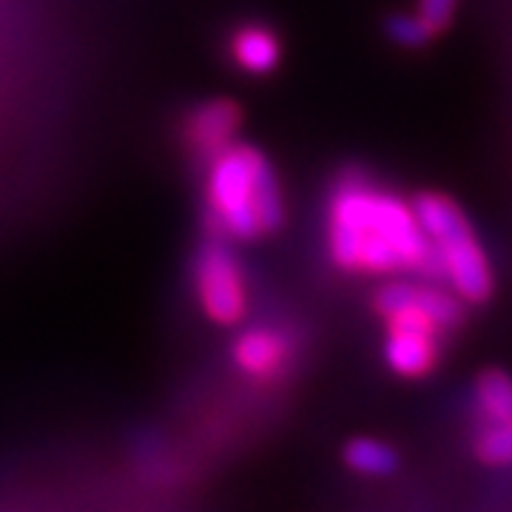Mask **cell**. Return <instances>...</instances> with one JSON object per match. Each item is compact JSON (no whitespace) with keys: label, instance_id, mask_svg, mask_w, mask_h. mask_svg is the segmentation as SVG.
I'll list each match as a JSON object with an SVG mask.
<instances>
[{"label":"cell","instance_id":"obj_1","mask_svg":"<svg viewBox=\"0 0 512 512\" xmlns=\"http://www.w3.org/2000/svg\"><path fill=\"white\" fill-rule=\"evenodd\" d=\"M328 248L345 271L390 274L436 265L413 205L359 177H345L330 197Z\"/></svg>","mask_w":512,"mask_h":512},{"label":"cell","instance_id":"obj_2","mask_svg":"<svg viewBox=\"0 0 512 512\" xmlns=\"http://www.w3.org/2000/svg\"><path fill=\"white\" fill-rule=\"evenodd\" d=\"M205 211L220 239H256L282 225V191L271 163L254 146L231 143L208 157Z\"/></svg>","mask_w":512,"mask_h":512},{"label":"cell","instance_id":"obj_3","mask_svg":"<svg viewBox=\"0 0 512 512\" xmlns=\"http://www.w3.org/2000/svg\"><path fill=\"white\" fill-rule=\"evenodd\" d=\"M413 214L427 234L436 256V271L453 282L467 302H484L493 291V274L487 256L473 237L464 214L439 194H421L413 200Z\"/></svg>","mask_w":512,"mask_h":512},{"label":"cell","instance_id":"obj_4","mask_svg":"<svg viewBox=\"0 0 512 512\" xmlns=\"http://www.w3.org/2000/svg\"><path fill=\"white\" fill-rule=\"evenodd\" d=\"M194 293L202 313L217 325L231 328L248 313V285L242 265L222 239H211L197 256Z\"/></svg>","mask_w":512,"mask_h":512},{"label":"cell","instance_id":"obj_5","mask_svg":"<svg viewBox=\"0 0 512 512\" xmlns=\"http://www.w3.org/2000/svg\"><path fill=\"white\" fill-rule=\"evenodd\" d=\"M239 109L234 100H211L202 103L188 114L183 126V137L191 151H197L200 157H214L217 151L234 143L239 128Z\"/></svg>","mask_w":512,"mask_h":512},{"label":"cell","instance_id":"obj_6","mask_svg":"<svg viewBox=\"0 0 512 512\" xmlns=\"http://www.w3.org/2000/svg\"><path fill=\"white\" fill-rule=\"evenodd\" d=\"M291 359V345L274 328H251L234 342V362L254 379H274Z\"/></svg>","mask_w":512,"mask_h":512},{"label":"cell","instance_id":"obj_7","mask_svg":"<svg viewBox=\"0 0 512 512\" xmlns=\"http://www.w3.org/2000/svg\"><path fill=\"white\" fill-rule=\"evenodd\" d=\"M436 330L424 328H390L384 356L387 365L402 376H424L436 365L439 345H436Z\"/></svg>","mask_w":512,"mask_h":512},{"label":"cell","instance_id":"obj_8","mask_svg":"<svg viewBox=\"0 0 512 512\" xmlns=\"http://www.w3.org/2000/svg\"><path fill=\"white\" fill-rule=\"evenodd\" d=\"M231 60L237 63L242 72L248 74H268L274 72L279 63V37L262 26V23H245L231 35Z\"/></svg>","mask_w":512,"mask_h":512},{"label":"cell","instance_id":"obj_9","mask_svg":"<svg viewBox=\"0 0 512 512\" xmlns=\"http://www.w3.org/2000/svg\"><path fill=\"white\" fill-rule=\"evenodd\" d=\"M345 461L350 470H356L362 476H387L396 470V453L376 439L350 441L345 450Z\"/></svg>","mask_w":512,"mask_h":512},{"label":"cell","instance_id":"obj_10","mask_svg":"<svg viewBox=\"0 0 512 512\" xmlns=\"http://www.w3.org/2000/svg\"><path fill=\"white\" fill-rule=\"evenodd\" d=\"M478 404L490 421H512V379L507 373H484L478 382Z\"/></svg>","mask_w":512,"mask_h":512},{"label":"cell","instance_id":"obj_11","mask_svg":"<svg viewBox=\"0 0 512 512\" xmlns=\"http://www.w3.org/2000/svg\"><path fill=\"white\" fill-rule=\"evenodd\" d=\"M478 456L487 464H512V421H493L478 436Z\"/></svg>","mask_w":512,"mask_h":512},{"label":"cell","instance_id":"obj_12","mask_svg":"<svg viewBox=\"0 0 512 512\" xmlns=\"http://www.w3.org/2000/svg\"><path fill=\"white\" fill-rule=\"evenodd\" d=\"M436 35L419 15H396V18L387 20V37L393 43H399L404 49H416V46H424L430 37Z\"/></svg>","mask_w":512,"mask_h":512},{"label":"cell","instance_id":"obj_13","mask_svg":"<svg viewBox=\"0 0 512 512\" xmlns=\"http://www.w3.org/2000/svg\"><path fill=\"white\" fill-rule=\"evenodd\" d=\"M453 9H456V0H419V18L433 32H439V29H444L450 23Z\"/></svg>","mask_w":512,"mask_h":512}]
</instances>
